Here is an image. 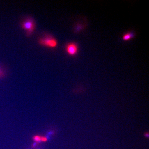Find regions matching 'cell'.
<instances>
[{
    "mask_svg": "<svg viewBox=\"0 0 149 149\" xmlns=\"http://www.w3.org/2000/svg\"><path fill=\"white\" fill-rule=\"evenodd\" d=\"M40 44L50 47H55L57 45V42L52 38H47L40 40Z\"/></svg>",
    "mask_w": 149,
    "mask_h": 149,
    "instance_id": "6da1fadb",
    "label": "cell"
},
{
    "mask_svg": "<svg viewBox=\"0 0 149 149\" xmlns=\"http://www.w3.org/2000/svg\"><path fill=\"white\" fill-rule=\"evenodd\" d=\"M67 52L70 55H74L77 54L78 47L77 44L74 43H70L66 46Z\"/></svg>",
    "mask_w": 149,
    "mask_h": 149,
    "instance_id": "7a4b0ae2",
    "label": "cell"
},
{
    "mask_svg": "<svg viewBox=\"0 0 149 149\" xmlns=\"http://www.w3.org/2000/svg\"><path fill=\"white\" fill-rule=\"evenodd\" d=\"M22 27L30 33L34 30V24L33 22L31 20H27L23 23Z\"/></svg>",
    "mask_w": 149,
    "mask_h": 149,
    "instance_id": "3957f363",
    "label": "cell"
},
{
    "mask_svg": "<svg viewBox=\"0 0 149 149\" xmlns=\"http://www.w3.org/2000/svg\"><path fill=\"white\" fill-rule=\"evenodd\" d=\"M34 140L36 142H45L47 140V138L45 137L37 136L34 138Z\"/></svg>",
    "mask_w": 149,
    "mask_h": 149,
    "instance_id": "277c9868",
    "label": "cell"
},
{
    "mask_svg": "<svg viewBox=\"0 0 149 149\" xmlns=\"http://www.w3.org/2000/svg\"><path fill=\"white\" fill-rule=\"evenodd\" d=\"M133 36V34L132 33H128L125 34L123 37V39L124 40H127L130 39L131 37Z\"/></svg>",
    "mask_w": 149,
    "mask_h": 149,
    "instance_id": "5b68a950",
    "label": "cell"
},
{
    "mask_svg": "<svg viewBox=\"0 0 149 149\" xmlns=\"http://www.w3.org/2000/svg\"><path fill=\"white\" fill-rule=\"evenodd\" d=\"M2 72L0 71V76H1V75H2Z\"/></svg>",
    "mask_w": 149,
    "mask_h": 149,
    "instance_id": "8992f818",
    "label": "cell"
}]
</instances>
